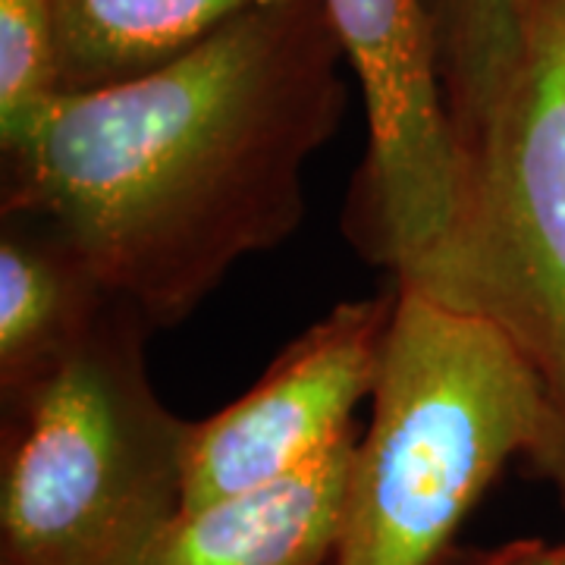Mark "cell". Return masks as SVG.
Returning <instances> with one entry per match:
<instances>
[{
	"label": "cell",
	"instance_id": "4fadbf2b",
	"mask_svg": "<svg viewBox=\"0 0 565 565\" xmlns=\"http://www.w3.org/2000/svg\"><path fill=\"white\" fill-rule=\"evenodd\" d=\"M556 565H565V544H559V556H556Z\"/></svg>",
	"mask_w": 565,
	"mask_h": 565
},
{
	"label": "cell",
	"instance_id": "3957f363",
	"mask_svg": "<svg viewBox=\"0 0 565 565\" xmlns=\"http://www.w3.org/2000/svg\"><path fill=\"white\" fill-rule=\"evenodd\" d=\"M148 333L114 302L54 371L3 396L0 565H145L177 522L192 422L148 381Z\"/></svg>",
	"mask_w": 565,
	"mask_h": 565
},
{
	"label": "cell",
	"instance_id": "30bf717a",
	"mask_svg": "<svg viewBox=\"0 0 565 565\" xmlns=\"http://www.w3.org/2000/svg\"><path fill=\"white\" fill-rule=\"evenodd\" d=\"M537 0H424L456 139L497 102L525 44Z\"/></svg>",
	"mask_w": 565,
	"mask_h": 565
},
{
	"label": "cell",
	"instance_id": "6da1fadb",
	"mask_svg": "<svg viewBox=\"0 0 565 565\" xmlns=\"http://www.w3.org/2000/svg\"><path fill=\"white\" fill-rule=\"evenodd\" d=\"M343 63L321 0H274L145 76L61 92L0 141L3 214L51 226L151 330L185 321L302 223Z\"/></svg>",
	"mask_w": 565,
	"mask_h": 565
},
{
	"label": "cell",
	"instance_id": "7c38bea8",
	"mask_svg": "<svg viewBox=\"0 0 565 565\" xmlns=\"http://www.w3.org/2000/svg\"><path fill=\"white\" fill-rule=\"evenodd\" d=\"M556 556H559V546H546L541 541H519V544L487 553L478 563L468 565H556Z\"/></svg>",
	"mask_w": 565,
	"mask_h": 565
},
{
	"label": "cell",
	"instance_id": "5b68a950",
	"mask_svg": "<svg viewBox=\"0 0 565 565\" xmlns=\"http://www.w3.org/2000/svg\"><path fill=\"white\" fill-rule=\"evenodd\" d=\"M321 3L362 85L367 114L359 245L390 267L396 282L430 286L456 233L462 154L424 0Z\"/></svg>",
	"mask_w": 565,
	"mask_h": 565
},
{
	"label": "cell",
	"instance_id": "8992f818",
	"mask_svg": "<svg viewBox=\"0 0 565 565\" xmlns=\"http://www.w3.org/2000/svg\"><path fill=\"white\" fill-rule=\"evenodd\" d=\"M393 308L396 289L337 305L236 403L192 422L182 512L277 484L349 434L381 377Z\"/></svg>",
	"mask_w": 565,
	"mask_h": 565
},
{
	"label": "cell",
	"instance_id": "9c48e42d",
	"mask_svg": "<svg viewBox=\"0 0 565 565\" xmlns=\"http://www.w3.org/2000/svg\"><path fill=\"white\" fill-rule=\"evenodd\" d=\"M274 0H54L63 92L136 79Z\"/></svg>",
	"mask_w": 565,
	"mask_h": 565
},
{
	"label": "cell",
	"instance_id": "277c9868",
	"mask_svg": "<svg viewBox=\"0 0 565 565\" xmlns=\"http://www.w3.org/2000/svg\"><path fill=\"white\" fill-rule=\"evenodd\" d=\"M459 217L424 289L497 323L537 371L565 484V0H537L497 102L462 139Z\"/></svg>",
	"mask_w": 565,
	"mask_h": 565
},
{
	"label": "cell",
	"instance_id": "ba28073f",
	"mask_svg": "<svg viewBox=\"0 0 565 565\" xmlns=\"http://www.w3.org/2000/svg\"><path fill=\"white\" fill-rule=\"evenodd\" d=\"M114 299L41 221L3 214L0 233V396H13L92 333Z\"/></svg>",
	"mask_w": 565,
	"mask_h": 565
},
{
	"label": "cell",
	"instance_id": "8fae6325",
	"mask_svg": "<svg viewBox=\"0 0 565 565\" xmlns=\"http://www.w3.org/2000/svg\"><path fill=\"white\" fill-rule=\"evenodd\" d=\"M54 0H0V141L61 95Z\"/></svg>",
	"mask_w": 565,
	"mask_h": 565
},
{
	"label": "cell",
	"instance_id": "7a4b0ae2",
	"mask_svg": "<svg viewBox=\"0 0 565 565\" xmlns=\"http://www.w3.org/2000/svg\"><path fill=\"white\" fill-rule=\"evenodd\" d=\"M393 289L330 565H434L515 456L559 468L553 405L503 330L415 282Z\"/></svg>",
	"mask_w": 565,
	"mask_h": 565
},
{
	"label": "cell",
	"instance_id": "52a82bcc",
	"mask_svg": "<svg viewBox=\"0 0 565 565\" xmlns=\"http://www.w3.org/2000/svg\"><path fill=\"white\" fill-rule=\"evenodd\" d=\"M355 449L349 430L277 484L180 512L145 565H330Z\"/></svg>",
	"mask_w": 565,
	"mask_h": 565
}]
</instances>
